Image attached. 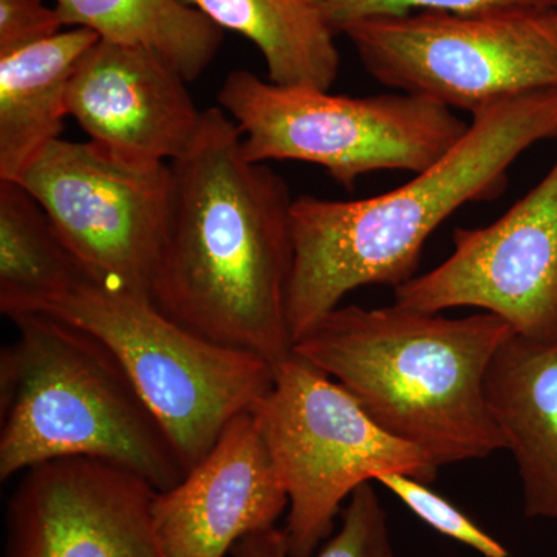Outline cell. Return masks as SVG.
Wrapping results in <instances>:
<instances>
[{"instance_id":"cell-20","label":"cell","mask_w":557,"mask_h":557,"mask_svg":"<svg viewBox=\"0 0 557 557\" xmlns=\"http://www.w3.org/2000/svg\"><path fill=\"white\" fill-rule=\"evenodd\" d=\"M375 482L391 491L421 522L443 536L460 542L483 557H509L505 545L482 530L456 505L432 491L428 483L405 474L380 475Z\"/></svg>"},{"instance_id":"cell-6","label":"cell","mask_w":557,"mask_h":557,"mask_svg":"<svg viewBox=\"0 0 557 557\" xmlns=\"http://www.w3.org/2000/svg\"><path fill=\"white\" fill-rule=\"evenodd\" d=\"M40 314L86 330L113 351L186 472L234 418L258 408L276 376V369L258 355L201 338L152 300L94 282L53 300Z\"/></svg>"},{"instance_id":"cell-7","label":"cell","mask_w":557,"mask_h":557,"mask_svg":"<svg viewBox=\"0 0 557 557\" xmlns=\"http://www.w3.org/2000/svg\"><path fill=\"white\" fill-rule=\"evenodd\" d=\"M288 496L289 557H314L335 533L344 502L380 475L434 482L423 450L380 428L350 394L293 351L255 410Z\"/></svg>"},{"instance_id":"cell-5","label":"cell","mask_w":557,"mask_h":557,"mask_svg":"<svg viewBox=\"0 0 557 557\" xmlns=\"http://www.w3.org/2000/svg\"><path fill=\"white\" fill-rule=\"evenodd\" d=\"M252 163L318 164L346 189L380 171H426L463 138L469 123L409 94L346 97L285 87L248 70L231 72L218 95Z\"/></svg>"},{"instance_id":"cell-11","label":"cell","mask_w":557,"mask_h":557,"mask_svg":"<svg viewBox=\"0 0 557 557\" xmlns=\"http://www.w3.org/2000/svg\"><path fill=\"white\" fill-rule=\"evenodd\" d=\"M157 490L129 469L72 457L30 468L7 508V557H166Z\"/></svg>"},{"instance_id":"cell-8","label":"cell","mask_w":557,"mask_h":557,"mask_svg":"<svg viewBox=\"0 0 557 557\" xmlns=\"http://www.w3.org/2000/svg\"><path fill=\"white\" fill-rule=\"evenodd\" d=\"M341 33L379 83L471 115L557 89V9L418 11L351 22Z\"/></svg>"},{"instance_id":"cell-3","label":"cell","mask_w":557,"mask_h":557,"mask_svg":"<svg viewBox=\"0 0 557 557\" xmlns=\"http://www.w3.org/2000/svg\"><path fill=\"white\" fill-rule=\"evenodd\" d=\"M511 335L504 319L486 311L446 318L397 304L339 306L293 351L440 468L507 449L487 408L486 376Z\"/></svg>"},{"instance_id":"cell-9","label":"cell","mask_w":557,"mask_h":557,"mask_svg":"<svg viewBox=\"0 0 557 557\" xmlns=\"http://www.w3.org/2000/svg\"><path fill=\"white\" fill-rule=\"evenodd\" d=\"M94 284L150 299L171 197L170 164L124 163L91 141L50 143L22 172Z\"/></svg>"},{"instance_id":"cell-23","label":"cell","mask_w":557,"mask_h":557,"mask_svg":"<svg viewBox=\"0 0 557 557\" xmlns=\"http://www.w3.org/2000/svg\"><path fill=\"white\" fill-rule=\"evenodd\" d=\"M311 2L317 3L318 7H321L322 3L327 2V0H311Z\"/></svg>"},{"instance_id":"cell-16","label":"cell","mask_w":557,"mask_h":557,"mask_svg":"<svg viewBox=\"0 0 557 557\" xmlns=\"http://www.w3.org/2000/svg\"><path fill=\"white\" fill-rule=\"evenodd\" d=\"M262 53L270 83L330 90L339 72L332 27L311 0H185Z\"/></svg>"},{"instance_id":"cell-1","label":"cell","mask_w":557,"mask_h":557,"mask_svg":"<svg viewBox=\"0 0 557 557\" xmlns=\"http://www.w3.org/2000/svg\"><path fill=\"white\" fill-rule=\"evenodd\" d=\"M166 226L150 300L201 338L274 369L293 355L288 325L292 196L242 149L222 108L203 110L189 149L171 161Z\"/></svg>"},{"instance_id":"cell-4","label":"cell","mask_w":557,"mask_h":557,"mask_svg":"<svg viewBox=\"0 0 557 557\" xmlns=\"http://www.w3.org/2000/svg\"><path fill=\"white\" fill-rule=\"evenodd\" d=\"M0 355V479L61 458L110 461L157 491L185 478L166 431L104 343L50 314L11 319Z\"/></svg>"},{"instance_id":"cell-2","label":"cell","mask_w":557,"mask_h":557,"mask_svg":"<svg viewBox=\"0 0 557 557\" xmlns=\"http://www.w3.org/2000/svg\"><path fill=\"white\" fill-rule=\"evenodd\" d=\"M471 116L467 134L443 159L397 189L368 199L293 201V344L347 293L410 281L440 225L465 205L500 196L516 160L537 143L557 138V89L498 102Z\"/></svg>"},{"instance_id":"cell-10","label":"cell","mask_w":557,"mask_h":557,"mask_svg":"<svg viewBox=\"0 0 557 557\" xmlns=\"http://www.w3.org/2000/svg\"><path fill=\"white\" fill-rule=\"evenodd\" d=\"M453 242L445 262L395 288L397 306L424 313L471 307L523 338H556L557 159L500 219L457 228Z\"/></svg>"},{"instance_id":"cell-21","label":"cell","mask_w":557,"mask_h":557,"mask_svg":"<svg viewBox=\"0 0 557 557\" xmlns=\"http://www.w3.org/2000/svg\"><path fill=\"white\" fill-rule=\"evenodd\" d=\"M319 9L332 30L341 33L351 22L372 17L399 16L418 11L483 14L552 10L557 9V0H327Z\"/></svg>"},{"instance_id":"cell-14","label":"cell","mask_w":557,"mask_h":557,"mask_svg":"<svg viewBox=\"0 0 557 557\" xmlns=\"http://www.w3.org/2000/svg\"><path fill=\"white\" fill-rule=\"evenodd\" d=\"M491 416L522 479L525 515L557 522V336H509L486 376Z\"/></svg>"},{"instance_id":"cell-22","label":"cell","mask_w":557,"mask_h":557,"mask_svg":"<svg viewBox=\"0 0 557 557\" xmlns=\"http://www.w3.org/2000/svg\"><path fill=\"white\" fill-rule=\"evenodd\" d=\"M57 9L44 0H0V57L61 33Z\"/></svg>"},{"instance_id":"cell-18","label":"cell","mask_w":557,"mask_h":557,"mask_svg":"<svg viewBox=\"0 0 557 557\" xmlns=\"http://www.w3.org/2000/svg\"><path fill=\"white\" fill-rule=\"evenodd\" d=\"M54 9L64 25L152 51L188 83L222 46V28L185 0H54Z\"/></svg>"},{"instance_id":"cell-13","label":"cell","mask_w":557,"mask_h":557,"mask_svg":"<svg viewBox=\"0 0 557 557\" xmlns=\"http://www.w3.org/2000/svg\"><path fill=\"white\" fill-rule=\"evenodd\" d=\"M288 496L259 417L242 413L177 485L157 491L152 515L166 557H228L277 527Z\"/></svg>"},{"instance_id":"cell-12","label":"cell","mask_w":557,"mask_h":557,"mask_svg":"<svg viewBox=\"0 0 557 557\" xmlns=\"http://www.w3.org/2000/svg\"><path fill=\"white\" fill-rule=\"evenodd\" d=\"M186 83L152 51L100 39L70 79L67 113L115 159L170 164L193 145L203 116Z\"/></svg>"},{"instance_id":"cell-17","label":"cell","mask_w":557,"mask_h":557,"mask_svg":"<svg viewBox=\"0 0 557 557\" xmlns=\"http://www.w3.org/2000/svg\"><path fill=\"white\" fill-rule=\"evenodd\" d=\"M91 282L39 201L17 182L0 180V311L40 313Z\"/></svg>"},{"instance_id":"cell-19","label":"cell","mask_w":557,"mask_h":557,"mask_svg":"<svg viewBox=\"0 0 557 557\" xmlns=\"http://www.w3.org/2000/svg\"><path fill=\"white\" fill-rule=\"evenodd\" d=\"M231 557H289L284 528L251 534L234 545ZM314 557H394L387 515L372 483L355 490L341 515V527Z\"/></svg>"},{"instance_id":"cell-15","label":"cell","mask_w":557,"mask_h":557,"mask_svg":"<svg viewBox=\"0 0 557 557\" xmlns=\"http://www.w3.org/2000/svg\"><path fill=\"white\" fill-rule=\"evenodd\" d=\"M100 39L78 27L0 57V180L17 182L60 139L70 79Z\"/></svg>"}]
</instances>
